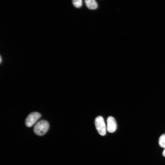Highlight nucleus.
Wrapping results in <instances>:
<instances>
[{"label": "nucleus", "instance_id": "39448f33", "mask_svg": "<svg viewBox=\"0 0 165 165\" xmlns=\"http://www.w3.org/2000/svg\"><path fill=\"white\" fill-rule=\"evenodd\" d=\"M87 7L91 10H95L97 8V4L95 0H85Z\"/></svg>", "mask_w": 165, "mask_h": 165}, {"label": "nucleus", "instance_id": "f03ea898", "mask_svg": "<svg viewBox=\"0 0 165 165\" xmlns=\"http://www.w3.org/2000/svg\"><path fill=\"white\" fill-rule=\"evenodd\" d=\"M95 124L98 133L102 136L106 134V128L104 120L101 116L97 117L95 120Z\"/></svg>", "mask_w": 165, "mask_h": 165}, {"label": "nucleus", "instance_id": "0eeeda50", "mask_svg": "<svg viewBox=\"0 0 165 165\" xmlns=\"http://www.w3.org/2000/svg\"><path fill=\"white\" fill-rule=\"evenodd\" d=\"M73 5L77 8H81L82 5V0H73Z\"/></svg>", "mask_w": 165, "mask_h": 165}, {"label": "nucleus", "instance_id": "f257e3e1", "mask_svg": "<svg viewBox=\"0 0 165 165\" xmlns=\"http://www.w3.org/2000/svg\"><path fill=\"white\" fill-rule=\"evenodd\" d=\"M49 127V125L47 121L42 120L35 125L34 127V131L37 135L42 136L47 133Z\"/></svg>", "mask_w": 165, "mask_h": 165}, {"label": "nucleus", "instance_id": "6e6552de", "mask_svg": "<svg viewBox=\"0 0 165 165\" xmlns=\"http://www.w3.org/2000/svg\"><path fill=\"white\" fill-rule=\"evenodd\" d=\"M162 154L164 157H165V149L163 152Z\"/></svg>", "mask_w": 165, "mask_h": 165}, {"label": "nucleus", "instance_id": "423d86ee", "mask_svg": "<svg viewBox=\"0 0 165 165\" xmlns=\"http://www.w3.org/2000/svg\"><path fill=\"white\" fill-rule=\"evenodd\" d=\"M159 144L160 147L165 149V134L162 135L160 137Z\"/></svg>", "mask_w": 165, "mask_h": 165}, {"label": "nucleus", "instance_id": "20e7f679", "mask_svg": "<svg viewBox=\"0 0 165 165\" xmlns=\"http://www.w3.org/2000/svg\"><path fill=\"white\" fill-rule=\"evenodd\" d=\"M107 130L110 133H113L117 128V124L115 119L110 116L107 119Z\"/></svg>", "mask_w": 165, "mask_h": 165}, {"label": "nucleus", "instance_id": "7ed1b4c3", "mask_svg": "<svg viewBox=\"0 0 165 165\" xmlns=\"http://www.w3.org/2000/svg\"><path fill=\"white\" fill-rule=\"evenodd\" d=\"M41 115L37 112H32L29 114L25 120V125L28 127H31L34 125L41 118Z\"/></svg>", "mask_w": 165, "mask_h": 165}]
</instances>
